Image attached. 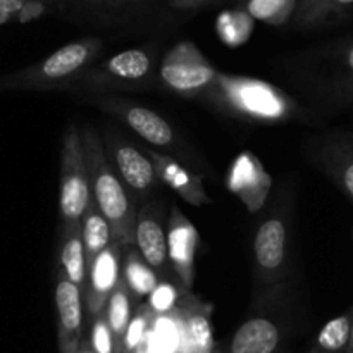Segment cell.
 <instances>
[{"mask_svg": "<svg viewBox=\"0 0 353 353\" xmlns=\"http://www.w3.org/2000/svg\"><path fill=\"white\" fill-rule=\"evenodd\" d=\"M83 145L88 162L92 202L109 221L117 241L124 248L134 247V230L140 210L137 207V196L119 178L112 162L107 157L102 138L92 128L83 130Z\"/></svg>", "mask_w": 353, "mask_h": 353, "instance_id": "6da1fadb", "label": "cell"}, {"mask_svg": "<svg viewBox=\"0 0 353 353\" xmlns=\"http://www.w3.org/2000/svg\"><path fill=\"white\" fill-rule=\"evenodd\" d=\"M190 293L183 285H176L171 279H161L159 285L155 286L154 292L148 295L147 307L155 317L171 316L181 305L183 299Z\"/></svg>", "mask_w": 353, "mask_h": 353, "instance_id": "7402d4cb", "label": "cell"}, {"mask_svg": "<svg viewBox=\"0 0 353 353\" xmlns=\"http://www.w3.org/2000/svg\"><path fill=\"white\" fill-rule=\"evenodd\" d=\"M353 309L331 319L317 334L310 353H347L352 336Z\"/></svg>", "mask_w": 353, "mask_h": 353, "instance_id": "44dd1931", "label": "cell"}, {"mask_svg": "<svg viewBox=\"0 0 353 353\" xmlns=\"http://www.w3.org/2000/svg\"><path fill=\"white\" fill-rule=\"evenodd\" d=\"M148 157L154 162L159 179L171 186L185 202L195 207L203 205V203H212V200L207 196L205 190H203L200 176L193 174L188 169L183 168L171 155L161 154L157 150H148Z\"/></svg>", "mask_w": 353, "mask_h": 353, "instance_id": "2e32d148", "label": "cell"}, {"mask_svg": "<svg viewBox=\"0 0 353 353\" xmlns=\"http://www.w3.org/2000/svg\"><path fill=\"white\" fill-rule=\"evenodd\" d=\"M347 353H353V319H352V336H350V345H348Z\"/></svg>", "mask_w": 353, "mask_h": 353, "instance_id": "836d02e7", "label": "cell"}, {"mask_svg": "<svg viewBox=\"0 0 353 353\" xmlns=\"http://www.w3.org/2000/svg\"><path fill=\"white\" fill-rule=\"evenodd\" d=\"M123 278L137 300L150 295L161 281L157 272L143 261L137 247L126 248L123 261Z\"/></svg>", "mask_w": 353, "mask_h": 353, "instance_id": "ffe728a7", "label": "cell"}, {"mask_svg": "<svg viewBox=\"0 0 353 353\" xmlns=\"http://www.w3.org/2000/svg\"><path fill=\"white\" fill-rule=\"evenodd\" d=\"M219 72L193 43L183 41L165 54L159 76L165 88L183 97H200L212 90Z\"/></svg>", "mask_w": 353, "mask_h": 353, "instance_id": "5b68a950", "label": "cell"}, {"mask_svg": "<svg viewBox=\"0 0 353 353\" xmlns=\"http://www.w3.org/2000/svg\"><path fill=\"white\" fill-rule=\"evenodd\" d=\"M353 9V0H316L310 7L300 12V19L317 21L330 14H340Z\"/></svg>", "mask_w": 353, "mask_h": 353, "instance_id": "484cf974", "label": "cell"}, {"mask_svg": "<svg viewBox=\"0 0 353 353\" xmlns=\"http://www.w3.org/2000/svg\"><path fill=\"white\" fill-rule=\"evenodd\" d=\"M200 2H207V0H176V3H179V6H193V3Z\"/></svg>", "mask_w": 353, "mask_h": 353, "instance_id": "1f68e13d", "label": "cell"}, {"mask_svg": "<svg viewBox=\"0 0 353 353\" xmlns=\"http://www.w3.org/2000/svg\"><path fill=\"white\" fill-rule=\"evenodd\" d=\"M54 296L59 350L61 353H78L85 340V295L61 268L55 269Z\"/></svg>", "mask_w": 353, "mask_h": 353, "instance_id": "9c48e42d", "label": "cell"}, {"mask_svg": "<svg viewBox=\"0 0 353 353\" xmlns=\"http://www.w3.org/2000/svg\"><path fill=\"white\" fill-rule=\"evenodd\" d=\"M81 234L83 243H85L88 268L110 243L117 241L112 226H110L109 221L105 219L102 210H100L93 202L90 203V207L86 209L85 216H83L81 219Z\"/></svg>", "mask_w": 353, "mask_h": 353, "instance_id": "ac0fdd59", "label": "cell"}, {"mask_svg": "<svg viewBox=\"0 0 353 353\" xmlns=\"http://www.w3.org/2000/svg\"><path fill=\"white\" fill-rule=\"evenodd\" d=\"M155 316L150 312V309L145 305H140L133 314L130 326H128L126 336H124L123 353H137L145 345V341L150 336V330L154 326Z\"/></svg>", "mask_w": 353, "mask_h": 353, "instance_id": "603a6c76", "label": "cell"}, {"mask_svg": "<svg viewBox=\"0 0 353 353\" xmlns=\"http://www.w3.org/2000/svg\"><path fill=\"white\" fill-rule=\"evenodd\" d=\"M295 0H248V16L269 24H283L295 9Z\"/></svg>", "mask_w": 353, "mask_h": 353, "instance_id": "cb8c5ba5", "label": "cell"}, {"mask_svg": "<svg viewBox=\"0 0 353 353\" xmlns=\"http://www.w3.org/2000/svg\"><path fill=\"white\" fill-rule=\"evenodd\" d=\"M92 203L90 172L86 162L83 131L76 124L65 130L61 152V207L62 226L81 223L86 209Z\"/></svg>", "mask_w": 353, "mask_h": 353, "instance_id": "277c9868", "label": "cell"}, {"mask_svg": "<svg viewBox=\"0 0 353 353\" xmlns=\"http://www.w3.org/2000/svg\"><path fill=\"white\" fill-rule=\"evenodd\" d=\"M57 268H61L85 295L88 286V262H86L85 243H83L81 223L62 226Z\"/></svg>", "mask_w": 353, "mask_h": 353, "instance_id": "e0dca14e", "label": "cell"}, {"mask_svg": "<svg viewBox=\"0 0 353 353\" xmlns=\"http://www.w3.org/2000/svg\"><path fill=\"white\" fill-rule=\"evenodd\" d=\"M154 72V61L150 54L141 48H130L107 59L99 65H93L79 85L90 88H130L150 81Z\"/></svg>", "mask_w": 353, "mask_h": 353, "instance_id": "ba28073f", "label": "cell"}, {"mask_svg": "<svg viewBox=\"0 0 353 353\" xmlns=\"http://www.w3.org/2000/svg\"><path fill=\"white\" fill-rule=\"evenodd\" d=\"M126 248L114 241L88 268V286L85 293V305L90 319L105 310L110 295L123 278V252Z\"/></svg>", "mask_w": 353, "mask_h": 353, "instance_id": "7c38bea8", "label": "cell"}, {"mask_svg": "<svg viewBox=\"0 0 353 353\" xmlns=\"http://www.w3.org/2000/svg\"><path fill=\"white\" fill-rule=\"evenodd\" d=\"M52 2H68V3H81V6H100V3H112L123 2V0H52Z\"/></svg>", "mask_w": 353, "mask_h": 353, "instance_id": "f546056e", "label": "cell"}, {"mask_svg": "<svg viewBox=\"0 0 353 353\" xmlns=\"http://www.w3.org/2000/svg\"><path fill=\"white\" fill-rule=\"evenodd\" d=\"M207 97L238 116L261 123L285 121L295 109L292 100L269 83L223 72L217 74L216 83Z\"/></svg>", "mask_w": 353, "mask_h": 353, "instance_id": "3957f363", "label": "cell"}, {"mask_svg": "<svg viewBox=\"0 0 353 353\" xmlns=\"http://www.w3.org/2000/svg\"><path fill=\"white\" fill-rule=\"evenodd\" d=\"M100 48L102 43L97 38L71 41L37 64L0 76V93L68 88L69 85L79 83L93 68Z\"/></svg>", "mask_w": 353, "mask_h": 353, "instance_id": "7a4b0ae2", "label": "cell"}, {"mask_svg": "<svg viewBox=\"0 0 353 353\" xmlns=\"http://www.w3.org/2000/svg\"><path fill=\"white\" fill-rule=\"evenodd\" d=\"M199 247L196 228L176 205L171 207L168 221V250L172 271L178 281L190 290L195 281V254Z\"/></svg>", "mask_w": 353, "mask_h": 353, "instance_id": "4fadbf2b", "label": "cell"}, {"mask_svg": "<svg viewBox=\"0 0 353 353\" xmlns=\"http://www.w3.org/2000/svg\"><path fill=\"white\" fill-rule=\"evenodd\" d=\"M345 71H347L348 81H350V92H353V43L345 54Z\"/></svg>", "mask_w": 353, "mask_h": 353, "instance_id": "f1b7e54d", "label": "cell"}, {"mask_svg": "<svg viewBox=\"0 0 353 353\" xmlns=\"http://www.w3.org/2000/svg\"><path fill=\"white\" fill-rule=\"evenodd\" d=\"M168 221L162 200H152L138 210L134 230V247L161 279H171L174 276L168 250Z\"/></svg>", "mask_w": 353, "mask_h": 353, "instance_id": "8992f818", "label": "cell"}, {"mask_svg": "<svg viewBox=\"0 0 353 353\" xmlns=\"http://www.w3.org/2000/svg\"><path fill=\"white\" fill-rule=\"evenodd\" d=\"M174 2H176V0H174Z\"/></svg>", "mask_w": 353, "mask_h": 353, "instance_id": "e575fe53", "label": "cell"}, {"mask_svg": "<svg viewBox=\"0 0 353 353\" xmlns=\"http://www.w3.org/2000/svg\"><path fill=\"white\" fill-rule=\"evenodd\" d=\"M78 353H95V352H93L92 345H90L88 340H83V343H81V347H79Z\"/></svg>", "mask_w": 353, "mask_h": 353, "instance_id": "4dcf8cb0", "label": "cell"}, {"mask_svg": "<svg viewBox=\"0 0 353 353\" xmlns=\"http://www.w3.org/2000/svg\"><path fill=\"white\" fill-rule=\"evenodd\" d=\"M88 341L95 353H119L117 352L116 338H114L112 330H110L103 312L92 319V331H90Z\"/></svg>", "mask_w": 353, "mask_h": 353, "instance_id": "d4e9b609", "label": "cell"}, {"mask_svg": "<svg viewBox=\"0 0 353 353\" xmlns=\"http://www.w3.org/2000/svg\"><path fill=\"white\" fill-rule=\"evenodd\" d=\"M295 2H303V9H300V12H302V10H305L307 7L312 6V3L316 2V0H295Z\"/></svg>", "mask_w": 353, "mask_h": 353, "instance_id": "d6a6232c", "label": "cell"}, {"mask_svg": "<svg viewBox=\"0 0 353 353\" xmlns=\"http://www.w3.org/2000/svg\"><path fill=\"white\" fill-rule=\"evenodd\" d=\"M271 178L254 155L248 154V152L238 155L233 168H231L228 186H230L231 192L236 193L243 200V203L252 212L261 209L269 190H271Z\"/></svg>", "mask_w": 353, "mask_h": 353, "instance_id": "5bb4252c", "label": "cell"}, {"mask_svg": "<svg viewBox=\"0 0 353 353\" xmlns=\"http://www.w3.org/2000/svg\"><path fill=\"white\" fill-rule=\"evenodd\" d=\"M336 168V176L340 178L341 186H343L345 192L353 199V152L340 157Z\"/></svg>", "mask_w": 353, "mask_h": 353, "instance_id": "83f0119b", "label": "cell"}, {"mask_svg": "<svg viewBox=\"0 0 353 353\" xmlns=\"http://www.w3.org/2000/svg\"><path fill=\"white\" fill-rule=\"evenodd\" d=\"M286 223L278 216L265 219L254 238V259L257 278L262 283H278L286 274Z\"/></svg>", "mask_w": 353, "mask_h": 353, "instance_id": "8fae6325", "label": "cell"}, {"mask_svg": "<svg viewBox=\"0 0 353 353\" xmlns=\"http://www.w3.org/2000/svg\"><path fill=\"white\" fill-rule=\"evenodd\" d=\"M102 141L107 157L128 190L137 196V200L148 199L161 181L150 157L112 131H105Z\"/></svg>", "mask_w": 353, "mask_h": 353, "instance_id": "52a82bcc", "label": "cell"}, {"mask_svg": "<svg viewBox=\"0 0 353 353\" xmlns=\"http://www.w3.org/2000/svg\"><path fill=\"white\" fill-rule=\"evenodd\" d=\"M34 3L31 0H0V19L30 17Z\"/></svg>", "mask_w": 353, "mask_h": 353, "instance_id": "4316f807", "label": "cell"}, {"mask_svg": "<svg viewBox=\"0 0 353 353\" xmlns=\"http://www.w3.org/2000/svg\"><path fill=\"white\" fill-rule=\"evenodd\" d=\"M134 295L131 293L130 286L126 285L124 278H121L119 285L110 295L109 302H107L105 314L107 323H109L110 330H112L114 338L117 343V352L123 353L124 347V336H126L128 326H130L131 319H133V307H134Z\"/></svg>", "mask_w": 353, "mask_h": 353, "instance_id": "d6986e66", "label": "cell"}, {"mask_svg": "<svg viewBox=\"0 0 353 353\" xmlns=\"http://www.w3.org/2000/svg\"><path fill=\"white\" fill-rule=\"evenodd\" d=\"M281 341V326L272 317L254 316L238 327L224 353H278Z\"/></svg>", "mask_w": 353, "mask_h": 353, "instance_id": "9a60e30c", "label": "cell"}, {"mask_svg": "<svg viewBox=\"0 0 353 353\" xmlns=\"http://www.w3.org/2000/svg\"><path fill=\"white\" fill-rule=\"evenodd\" d=\"M97 103L105 112L112 114L114 117L123 121L131 131H134L138 137L147 140L154 147L171 148V150L179 148L178 137H176L171 124L164 117L159 116L157 112H154V110L147 109L143 105H138V103H131L119 99H107V97L105 99H100Z\"/></svg>", "mask_w": 353, "mask_h": 353, "instance_id": "30bf717a", "label": "cell"}]
</instances>
